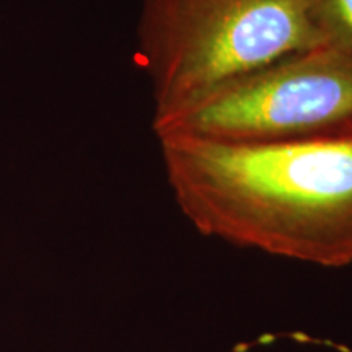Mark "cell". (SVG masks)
I'll return each instance as SVG.
<instances>
[{
	"mask_svg": "<svg viewBox=\"0 0 352 352\" xmlns=\"http://www.w3.org/2000/svg\"><path fill=\"white\" fill-rule=\"evenodd\" d=\"M157 139L267 144L352 138V54L320 44L153 113Z\"/></svg>",
	"mask_w": 352,
	"mask_h": 352,
	"instance_id": "cell-3",
	"label": "cell"
},
{
	"mask_svg": "<svg viewBox=\"0 0 352 352\" xmlns=\"http://www.w3.org/2000/svg\"><path fill=\"white\" fill-rule=\"evenodd\" d=\"M158 144L176 206L202 235L321 267L352 264V138Z\"/></svg>",
	"mask_w": 352,
	"mask_h": 352,
	"instance_id": "cell-1",
	"label": "cell"
},
{
	"mask_svg": "<svg viewBox=\"0 0 352 352\" xmlns=\"http://www.w3.org/2000/svg\"><path fill=\"white\" fill-rule=\"evenodd\" d=\"M323 44L352 54V0H308Z\"/></svg>",
	"mask_w": 352,
	"mask_h": 352,
	"instance_id": "cell-4",
	"label": "cell"
},
{
	"mask_svg": "<svg viewBox=\"0 0 352 352\" xmlns=\"http://www.w3.org/2000/svg\"><path fill=\"white\" fill-rule=\"evenodd\" d=\"M138 33L153 113L323 44L308 0H144Z\"/></svg>",
	"mask_w": 352,
	"mask_h": 352,
	"instance_id": "cell-2",
	"label": "cell"
}]
</instances>
